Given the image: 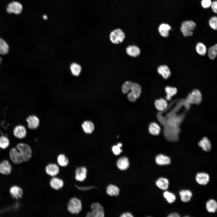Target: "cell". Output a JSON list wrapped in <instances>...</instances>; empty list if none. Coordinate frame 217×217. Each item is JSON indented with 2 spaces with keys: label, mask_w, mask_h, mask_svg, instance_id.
Here are the masks:
<instances>
[{
  "label": "cell",
  "mask_w": 217,
  "mask_h": 217,
  "mask_svg": "<svg viewBox=\"0 0 217 217\" xmlns=\"http://www.w3.org/2000/svg\"><path fill=\"white\" fill-rule=\"evenodd\" d=\"M67 209L68 211L72 214H78L82 209L81 201L76 197L72 198L68 204Z\"/></svg>",
  "instance_id": "obj_1"
},
{
  "label": "cell",
  "mask_w": 217,
  "mask_h": 217,
  "mask_svg": "<svg viewBox=\"0 0 217 217\" xmlns=\"http://www.w3.org/2000/svg\"><path fill=\"white\" fill-rule=\"evenodd\" d=\"M196 26L195 23L192 20L185 21L181 24V30L184 37L190 36L193 35Z\"/></svg>",
  "instance_id": "obj_2"
},
{
  "label": "cell",
  "mask_w": 217,
  "mask_h": 217,
  "mask_svg": "<svg viewBox=\"0 0 217 217\" xmlns=\"http://www.w3.org/2000/svg\"><path fill=\"white\" fill-rule=\"evenodd\" d=\"M92 211L87 213V217H103L104 212L103 206L100 203H95L92 204L91 206Z\"/></svg>",
  "instance_id": "obj_3"
},
{
  "label": "cell",
  "mask_w": 217,
  "mask_h": 217,
  "mask_svg": "<svg viewBox=\"0 0 217 217\" xmlns=\"http://www.w3.org/2000/svg\"><path fill=\"white\" fill-rule=\"evenodd\" d=\"M17 147L24 162L27 161L31 159L32 151L29 146L25 144L20 143L17 145Z\"/></svg>",
  "instance_id": "obj_4"
},
{
  "label": "cell",
  "mask_w": 217,
  "mask_h": 217,
  "mask_svg": "<svg viewBox=\"0 0 217 217\" xmlns=\"http://www.w3.org/2000/svg\"><path fill=\"white\" fill-rule=\"evenodd\" d=\"M125 38L124 33L119 29L112 31L110 35V41L112 43L115 44H118L122 42Z\"/></svg>",
  "instance_id": "obj_5"
},
{
  "label": "cell",
  "mask_w": 217,
  "mask_h": 217,
  "mask_svg": "<svg viewBox=\"0 0 217 217\" xmlns=\"http://www.w3.org/2000/svg\"><path fill=\"white\" fill-rule=\"evenodd\" d=\"M202 95L200 92L195 89L189 93L186 98V101L189 103L198 105L202 101Z\"/></svg>",
  "instance_id": "obj_6"
},
{
  "label": "cell",
  "mask_w": 217,
  "mask_h": 217,
  "mask_svg": "<svg viewBox=\"0 0 217 217\" xmlns=\"http://www.w3.org/2000/svg\"><path fill=\"white\" fill-rule=\"evenodd\" d=\"M22 8V5L20 3L17 2L13 1L8 4L6 11L9 14L14 13L18 14L21 13Z\"/></svg>",
  "instance_id": "obj_7"
},
{
  "label": "cell",
  "mask_w": 217,
  "mask_h": 217,
  "mask_svg": "<svg viewBox=\"0 0 217 217\" xmlns=\"http://www.w3.org/2000/svg\"><path fill=\"white\" fill-rule=\"evenodd\" d=\"M75 178L78 181L82 182L86 179L87 174V170L85 166L77 167L75 171Z\"/></svg>",
  "instance_id": "obj_8"
},
{
  "label": "cell",
  "mask_w": 217,
  "mask_h": 217,
  "mask_svg": "<svg viewBox=\"0 0 217 217\" xmlns=\"http://www.w3.org/2000/svg\"><path fill=\"white\" fill-rule=\"evenodd\" d=\"M9 193L12 198L16 200L21 198L23 195L22 189L19 186L16 185L12 186L10 187Z\"/></svg>",
  "instance_id": "obj_9"
},
{
  "label": "cell",
  "mask_w": 217,
  "mask_h": 217,
  "mask_svg": "<svg viewBox=\"0 0 217 217\" xmlns=\"http://www.w3.org/2000/svg\"><path fill=\"white\" fill-rule=\"evenodd\" d=\"M10 156L11 161L15 164H19L24 162L19 152L15 148H13L10 150Z\"/></svg>",
  "instance_id": "obj_10"
},
{
  "label": "cell",
  "mask_w": 217,
  "mask_h": 217,
  "mask_svg": "<svg viewBox=\"0 0 217 217\" xmlns=\"http://www.w3.org/2000/svg\"><path fill=\"white\" fill-rule=\"evenodd\" d=\"M137 99L140 96L142 92L141 87L139 84L132 81L130 85L129 91Z\"/></svg>",
  "instance_id": "obj_11"
},
{
  "label": "cell",
  "mask_w": 217,
  "mask_h": 217,
  "mask_svg": "<svg viewBox=\"0 0 217 217\" xmlns=\"http://www.w3.org/2000/svg\"><path fill=\"white\" fill-rule=\"evenodd\" d=\"M12 166L9 161L6 160L0 163V173L4 175L10 174L12 171Z\"/></svg>",
  "instance_id": "obj_12"
},
{
  "label": "cell",
  "mask_w": 217,
  "mask_h": 217,
  "mask_svg": "<svg viewBox=\"0 0 217 217\" xmlns=\"http://www.w3.org/2000/svg\"><path fill=\"white\" fill-rule=\"evenodd\" d=\"M59 171L58 166L54 163L48 164L45 168L46 174L52 176H54L57 175L59 172Z\"/></svg>",
  "instance_id": "obj_13"
},
{
  "label": "cell",
  "mask_w": 217,
  "mask_h": 217,
  "mask_svg": "<svg viewBox=\"0 0 217 217\" xmlns=\"http://www.w3.org/2000/svg\"><path fill=\"white\" fill-rule=\"evenodd\" d=\"M126 51L128 55L133 57H138L141 52L139 48L135 45L128 46L126 48Z\"/></svg>",
  "instance_id": "obj_14"
},
{
  "label": "cell",
  "mask_w": 217,
  "mask_h": 217,
  "mask_svg": "<svg viewBox=\"0 0 217 217\" xmlns=\"http://www.w3.org/2000/svg\"><path fill=\"white\" fill-rule=\"evenodd\" d=\"M196 180L198 183L200 185L206 184L209 180V176L206 173L200 172L196 175Z\"/></svg>",
  "instance_id": "obj_15"
},
{
  "label": "cell",
  "mask_w": 217,
  "mask_h": 217,
  "mask_svg": "<svg viewBox=\"0 0 217 217\" xmlns=\"http://www.w3.org/2000/svg\"><path fill=\"white\" fill-rule=\"evenodd\" d=\"M155 161L156 163L159 165H168L171 162L169 157L162 154L158 155L156 157Z\"/></svg>",
  "instance_id": "obj_16"
},
{
  "label": "cell",
  "mask_w": 217,
  "mask_h": 217,
  "mask_svg": "<svg viewBox=\"0 0 217 217\" xmlns=\"http://www.w3.org/2000/svg\"><path fill=\"white\" fill-rule=\"evenodd\" d=\"M158 73L162 75L163 78L167 79L171 74V72L169 68L166 65L160 66L157 69Z\"/></svg>",
  "instance_id": "obj_17"
},
{
  "label": "cell",
  "mask_w": 217,
  "mask_h": 217,
  "mask_svg": "<svg viewBox=\"0 0 217 217\" xmlns=\"http://www.w3.org/2000/svg\"><path fill=\"white\" fill-rule=\"evenodd\" d=\"M171 29V27L169 25L162 23L159 25L158 30L160 35L162 36L167 37L169 35V32Z\"/></svg>",
  "instance_id": "obj_18"
},
{
  "label": "cell",
  "mask_w": 217,
  "mask_h": 217,
  "mask_svg": "<svg viewBox=\"0 0 217 217\" xmlns=\"http://www.w3.org/2000/svg\"><path fill=\"white\" fill-rule=\"evenodd\" d=\"M50 184L51 187L53 189L58 190L63 187L64 182L61 179L56 177H54L50 180Z\"/></svg>",
  "instance_id": "obj_19"
},
{
  "label": "cell",
  "mask_w": 217,
  "mask_h": 217,
  "mask_svg": "<svg viewBox=\"0 0 217 217\" xmlns=\"http://www.w3.org/2000/svg\"><path fill=\"white\" fill-rule=\"evenodd\" d=\"M27 121L28 123L29 127L31 129L37 128L39 125V120L35 116H30L27 118Z\"/></svg>",
  "instance_id": "obj_20"
},
{
  "label": "cell",
  "mask_w": 217,
  "mask_h": 217,
  "mask_svg": "<svg viewBox=\"0 0 217 217\" xmlns=\"http://www.w3.org/2000/svg\"><path fill=\"white\" fill-rule=\"evenodd\" d=\"M117 165L118 168L121 170H124L127 169L129 165L128 159L125 157L120 158L117 161Z\"/></svg>",
  "instance_id": "obj_21"
},
{
  "label": "cell",
  "mask_w": 217,
  "mask_h": 217,
  "mask_svg": "<svg viewBox=\"0 0 217 217\" xmlns=\"http://www.w3.org/2000/svg\"><path fill=\"white\" fill-rule=\"evenodd\" d=\"M181 201L185 203L189 202L192 196L191 191L188 190H182L179 192Z\"/></svg>",
  "instance_id": "obj_22"
},
{
  "label": "cell",
  "mask_w": 217,
  "mask_h": 217,
  "mask_svg": "<svg viewBox=\"0 0 217 217\" xmlns=\"http://www.w3.org/2000/svg\"><path fill=\"white\" fill-rule=\"evenodd\" d=\"M156 184L159 188L165 190L168 187L169 182L167 178L162 177L159 178L156 181Z\"/></svg>",
  "instance_id": "obj_23"
},
{
  "label": "cell",
  "mask_w": 217,
  "mask_h": 217,
  "mask_svg": "<svg viewBox=\"0 0 217 217\" xmlns=\"http://www.w3.org/2000/svg\"><path fill=\"white\" fill-rule=\"evenodd\" d=\"M14 136L17 138H22L25 137L26 131L25 128L23 126L19 125L16 126L14 131Z\"/></svg>",
  "instance_id": "obj_24"
},
{
  "label": "cell",
  "mask_w": 217,
  "mask_h": 217,
  "mask_svg": "<svg viewBox=\"0 0 217 217\" xmlns=\"http://www.w3.org/2000/svg\"><path fill=\"white\" fill-rule=\"evenodd\" d=\"M199 146L201 147L206 152L209 151L211 148L210 141L206 137H204L198 143Z\"/></svg>",
  "instance_id": "obj_25"
},
{
  "label": "cell",
  "mask_w": 217,
  "mask_h": 217,
  "mask_svg": "<svg viewBox=\"0 0 217 217\" xmlns=\"http://www.w3.org/2000/svg\"><path fill=\"white\" fill-rule=\"evenodd\" d=\"M82 127L84 132L87 134L92 133L94 129L93 123L88 121H84L82 125Z\"/></svg>",
  "instance_id": "obj_26"
},
{
  "label": "cell",
  "mask_w": 217,
  "mask_h": 217,
  "mask_svg": "<svg viewBox=\"0 0 217 217\" xmlns=\"http://www.w3.org/2000/svg\"><path fill=\"white\" fill-rule=\"evenodd\" d=\"M155 104L157 109L160 111L165 110L168 106L166 101L162 98L156 100L155 101Z\"/></svg>",
  "instance_id": "obj_27"
},
{
  "label": "cell",
  "mask_w": 217,
  "mask_h": 217,
  "mask_svg": "<svg viewBox=\"0 0 217 217\" xmlns=\"http://www.w3.org/2000/svg\"><path fill=\"white\" fill-rule=\"evenodd\" d=\"M206 207L209 212L212 213L215 212L217 209L216 202L213 199L209 200L206 203Z\"/></svg>",
  "instance_id": "obj_28"
},
{
  "label": "cell",
  "mask_w": 217,
  "mask_h": 217,
  "mask_svg": "<svg viewBox=\"0 0 217 217\" xmlns=\"http://www.w3.org/2000/svg\"><path fill=\"white\" fill-rule=\"evenodd\" d=\"M149 132L151 134L157 135L159 134L161 131L160 126L156 123L152 122L151 123L149 127Z\"/></svg>",
  "instance_id": "obj_29"
},
{
  "label": "cell",
  "mask_w": 217,
  "mask_h": 217,
  "mask_svg": "<svg viewBox=\"0 0 217 217\" xmlns=\"http://www.w3.org/2000/svg\"><path fill=\"white\" fill-rule=\"evenodd\" d=\"M106 192L110 196H117L119 194V189L116 186L110 184L107 188Z\"/></svg>",
  "instance_id": "obj_30"
},
{
  "label": "cell",
  "mask_w": 217,
  "mask_h": 217,
  "mask_svg": "<svg viewBox=\"0 0 217 217\" xmlns=\"http://www.w3.org/2000/svg\"><path fill=\"white\" fill-rule=\"evenodd\" d=\"M165 90L167 94L165 98L168 101H170L171 97L175 95L177 92V90L176 88L168 86L165 88Z\"/></svg>",
  "instance_id": "obj_31"
},
{
  "label": "cell",
  "mask_w": 217,
  "mask_h": 217,
  "mask_svg": "<svg viewBox=\"0 0 217 217\" xmlns=\"http://www.w3.org/2000/svg\"><path fill=\"white\" fill-rule=\"evenodd\" d=\"M196 49L197 52L200 55L203 56L207 52V49L205 45L202 43H198L196 47Z\"/></svg>",
  "instance_id": "obj_32"
},
{
  "label": "cell",
  "mask_w": 217,
  "mask_h": 217,
  "mask_svg": "<svg viewBox=\"0 0 217 217\" xmlns=\"http://www.w3.org/2000/svg\"><path fill=\"white\" fill-rule=\"evenodd\" d=\"M9 51V46L6 42L0 38V53L2 55L7 54Z\"/></svg>",
  "instance_id": "obj_33"
},
{
  "label": "cell",
  "mask_w": 217,
  "mask_h": 217,
  "mask_svg": "<svg viewBox=\"0 0 217 217\" xmlns=\"http://www.w3.org/2000/svg\"><path fill=\"white\" fill-rule=\"evenodd\" d=\"M164 198L169 203H174L176 200V197L173 193L168 191H165L163 193Z\"/></svg>",
  "instance_id": "obj_34"
},
{
  "label": "cell",
  "mask_w": 217,
  "mask_h": 217,
  "mask_svg": "<svg viewBox=\"0 0 217 217\" xmlns=\"http://www.w3.org/2000/svg\"><path fill=\"white\" fill-rule=\"evenodd\" d=\"M57 160L58 164L62 167L67 166L69 163L68 159L63 154H61L58 155Z\"/></svg>",
  "instance_id": "obj_35"
},
{
  "label": "cell",
  "mask_w": 217,
  "mask_h": 217,
  "mask_svg": "<svg viewBox=\"0 0 217 217\" xmlns=\"http://www.w3.org/2000/svg\"><path fill=\"white\" fill-rule=\"evenodd\" d=\"M70 69L72 74L75 76L79 75L81 72V66L78 64L74 63L71 64Z\"/></svg>",
  "instance_id": "obj_36"
},
{
  "label": "cell",
  "mask_w": 217,
  "mask_h": 217,
  "mask_svg": "<svg viewBox=\"0 0 217 217\" xmlns=\"http://www.w3.org/2000/svg\"><path fill=\"white\" fill-rule=\"evenodd\" d=\"M217 54V44H215L209 48L208 51V55L211 59L213 60L215 58Z\"/></svg>",
  "instance_id": "obj_37"
},
{
  "label": "cell",
  "mask_w": 217,
  "mask_h": 217,
  "mask_svg": "<svg viewBox=\"0 0 217 217\" xmlns=\"http://www.w3.org/2000/svg\"><path fill=\"white\" fill-rule=\"evenodd\" d=\"M9 144V140L7 137L4 136L0 137V147L3 149H5L8 147Z\"/></svg>",
  "instance_id": "obj_38"
},
{
  "label": "cell",
  "mask_w": 217,
  "mask_h": 217,
  "mask_svg": "<svg viewBox=\"0 0 217 217\" xmlns=\"http://www.w3.org/2000/svg\"><path fill=\"white\" fill-rule=\"evenodd\" d=\"M132 81H127L124 82L121 86V91L124 94L129 92L130 86Z\"/></svg>",
  "instance_id": "obj_39"
},
{
  "label": "cell",
  "mask_w": 217,
  "mask_h": 217,
  "mask_svg": "<svg viewBox=\"0 0 217 217\" xmlns=\"http://www.w3.org/2000/svg\"><path fill=\"white\" fill-rule=\"evenodd\" d=\"M209 24L210 27L214 30H216L217 29V18L216 17H212L209 19Z\"/></svg>",
  "instance_id": "obj_40"
},
{
  "label": "cell",
  "mask_w": 217,
  "mask_h": 217,
  "mask_svg": "<svg viewBox=\"0 0 217 217\" xmlns=\"http://www.w3.org/2000/svg\"><path fill=\"white\" fill-rule=\"evenodd\" d=\"M212 2L211 0H202L201 2V5L205 8H209L211 6Z\"/></svg>",
  "instance_id": "obj_41"
},
{
  "label": "cell",
  "mask_w": 217,
  "mask_h": 217,
  "mask_svg": "<svg viewBox=\"0 0 217 217\" xmlns=\"http://www.w3.org/2000/svg\"><path fill=\"white\" fill-rule=\"evenodd\" d=\"M112 151L113 153L116 155H119L122 152L120 147L117 145L114 146L112 147Z\"/></svg>",
  "instance_id": "obj_42"
},
{
  "label": "cell",
  "mask_w": 217,
  "mask_h": 217,
  "mask_svg": "<svg viewBox=\"0 0 217 217\" xmlns=\"http://www.w3.org/2000/svg\"><path fill=\"white\" fill-rule=\"evenodd\" d=\"M75 187L79 190L82 191H84L88 190L95 187L94 186H78L77 185L75 184Z\"/></svg>",
  "instance_id": "obj_43"
},
{
  "label": "cell",
  "mask_w": 217,
  "mask_h": 217,
  "mask_svg": "<svg viewBox=\"0 0 217 217\" xmlns=\"http://www.w3.org/2000/svg\"><path fill=\"white\" fill-rule=\"evenodd\" d=\"M212 9L213 12L216 13L217 12V2L216 1H213L212 2L211 5Z\"/></svg>",
  "instance_id": "obj_44"
},
{
  "label": "cell",
  "mask_w": 217,
  "mask_h": 217,
  "mask_svg": "<svg viewBox=\"0 0 217 217\" xmlns=\"http://www.w3.org/2000/svg\"><path fill=\"white\" fill-rule=\"evenodd\" d=\"M127 97L128 100L131 102H135L137 99L130 92L128 93Z\"/></svg>",
  "instance_id": "obj_45"
},
{
  "label": "cell",
  "mask_w": 217,
  "mask_h": 217,
  "mask_svg": "<svg viewBox=\"0 0 217 217\" xmlns=\"http://www.w3.org/2000/svg\"><path fill=\"white\" fill-rule=\"evenodd\" d=\"M120 216L121 217H132L134 216L130 213L126 212L122 214Z\"/></svg>",
  "instance_id": "obj_46"
},
{
  "label": "cell",
  "mask_w": 217,
  "mask_h": 217,
  "mask_svg": "<svg viewBox=\"0 0 217 217\" xmlns=\"http://www.w3.org/2000/svg\"><path fill=\"white\" fill-rule=\"evenodd\" d=\"M180 216L178 213L176 212L171 213L168 216V217H180Z\"/></svg>",
  "instance_id": "obj_47"
},
{
  "label": "cell",
  "mask_w": 217,
  "mask_h": 217,
  "mask_svg": "<svg viewBox=\"0 0 217 217\" xmlns=\"http://www.w3.org/2000/svg\"><path fill=\"white\" fill-rule=\"evenodd\" d=\"M43 18L44 20H46L47 19V17L46 15H44L43 16Z\"/></svg>",
  "instance_id": "obj_48"
},
{
  "label": "cell",
  "mask_w": 217,
  "mask_h": 217,
  "mask_svg": "<svg viewBox=\"0 0 217 217\" xmlns=\"http://www.w3.org/2000/svg\"><path fill=\"white\" fill-rule=\"evenodd\" d=\"M119 147H121L122 146V144L121 143H119L117 145Z\"/></svg>",
  "instance_id": "obj_49"
},
{
  "label": "cell",
  "mask_w": 217,
  "mask_h": 217,
  "mask_svg": "<svg viewBox=\"0 0 217 217\" xmlns=\"http://www.w3.org/2000/svg\"><path fill=\"white\" fill-rule=\"evenodd\" d=\"M1 60H2L1 58V57H0V62H1Z\"/></svg>",
  "instance_id": "obj_50"
}]
</instances>
